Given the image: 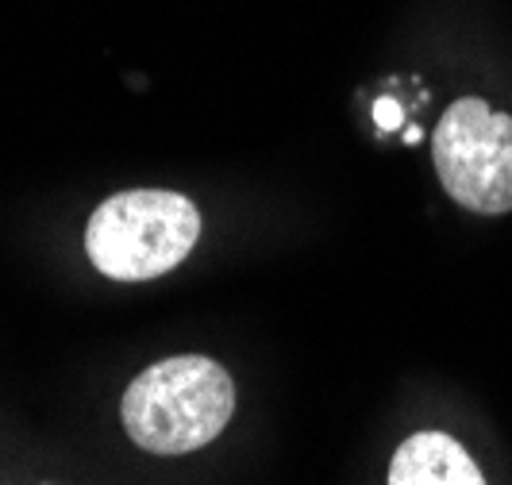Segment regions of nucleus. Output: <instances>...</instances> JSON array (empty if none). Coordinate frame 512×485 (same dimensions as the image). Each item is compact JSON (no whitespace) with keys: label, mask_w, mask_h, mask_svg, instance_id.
Returning a JSON list of instances; mask_svg holds the SVG:
<instances>
[{"label":"nucleus","mask_w":512,"mask_h":485,"mask_svg":"<svg viewBox=\"0 0 512 485\" xmlns=\"http://www.w3.org/2000/svg\"><path fill=\"white\" fill-rule=\"evenodd\" d=\"M432 158L451 201L478 216L512 212V116L462 97L436 124Z\"/></svg>","instance_id":"obj_3"},{"label":"nucleus","mask_w":512,"mask_h":485,"mask_svg":"<svg viewBox=\"0 0 512 485\" xmlns=\"http://www.w3.org/2000/svg\"><path fill=\"white\" fill-rule=\"evenodd\" d=\"M374 120H378V128H382V131H393V128H401L405 112H401V104H397V101L382 97V101L374 104Z\"/></svg>","instance_id":"obj_5"},{"label":"nucleus","mask_w":512,"mask_h":485,"mask_svg":"<svg viewBox=\"0 0 512 485\" xmlns=\"http://www.w3.org/2000/svg\"><path fill=\"white\" fill-rule=\"evenodd\" d=\"M235 412V385L220 362L178 355L154 362L124 393V432L151 455H189L212 443Z\"/></svg>","instance_id":"obj_1"},{"label":"nucleus","mask_w":512,"mask_h":485,"mask_svg":"<svg viewBox=\"0 0 512 485\" xmlns=\"http://www.w3.org/2000/svg\"><path fill=\"white\" fill-rule=\"evenodd\" d=\"M389 485H486V478L459 439L416 432L389 462Z\"/></svg>","instance_id":"obj_4"},{"label":"nucleus","mask_w":512,"mask_h":485,"mask_svg":"<svg viewBox=\"0 0 512 485\" xmlns=\"http://www.w3.org/2000/svg\"><path fill=\"white\" fill-rule=\"evenodd\" d=\"M201 212L189 197L170 189H131L108 197L89 228L85 251L112 281H151L170 274L193 251Z\"/></svg>","instance_id":"obj_2"}]
</instances>
